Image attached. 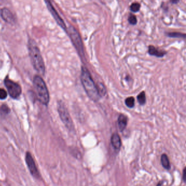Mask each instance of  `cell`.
<instances>
[{
    "mask_svg": "<svg viewBox=\"0 0 186 186\" xmlns=\"http://www.w3.org/2000/svg\"><path fill=\"white\" fill-rule=\"evenodd\" d=\"M81 80L85 90L88 97L95 102L98 101L101 96L99 94L97 88L91 77L90 72L85 67L82 68Z\"/></svg>",
    "mask_w": 186,
    "mask_h": 186,
    "instance_id": "obj_1",
    "label": "cell"
},
{
    "mask_svg": "<svg viewBox=\"0 0 186 186\" xmlns=\"http://www.w3.org/2000/svg\"><path fill=\"white\" fill-rule=\"evenodd\" d=\"M29 53L34 69L40 74L44 75L45 73V65L42 56L38 47L32 42H30L29 44Z\"/></svg>",
    "mask_w": 186,
    "mask_h": 186,
    "instance_id": "obj_2",
    "label": "cell"
},
{
    "mask_svg": "<svg viewBox=\"0 0 186 186\" xmlns=\"http://www.w3.org/2000/svg\"><path fill=\"white\" fill-rule=\"evenodd\" d=\"M34 86L38 99L43 105H47L49 102V94L42 78L39 76H36L34 78Z\"/></svg>",
    "mask_w": 186,
    "mask_h": 186,
    "instance_id": "obj_3",
    "label": "cell"
},
{
    "mask_svg": "<svg viewBox=\"0 0 186 186\" xmlns=\"http://www.w3.org/2000/svg\"><path fill=\"white\" fill-rule=\"evenodd\" d=\"M67 31L72 43L75 47L76 48L79 55L82 58H84V51L83 45L79 33L74 27L72 26H69V28H68Z\"/></svg>",
    "mask_w": 186,
    "mask_h": 186,
    "instance_id": "obj_4",
    "label": "cell"
},
{
    "mask_svg": "<svg viewBox=\"0 0 186 186\" xmlns=\"http://www.w3.org/2000/svg\"><path fill=\"white\" fill-rule=\"evenodd\" d=\"M57 109L59 117L66 127L69 130H74L73 123L71 119V116L68 113L67 109L65 107V104L62 101H59L58 102Z\"/></svg>",
    "mask_w": 186,
    "mask_h": 186,
    "instance_id": "obj_5",
    "label": "cell"
},
{
    "mask_svg": "<svg viewBox=\"0 0 186 186\" xmlns=\"http://www.w3.org/2000/svg\"><path fill=\"white\" fill-rule=\"evenodd\" d=\"M5 84L9 94L12 98L15 99L20 96L21 93V88L18 84L8 78L5 79Z\"/></svg>",
    "mask_w": 186,
    "mask_h": 186,
    "instance_id": "obj_6",
    "label": "cell"
},
{
    "mask_svg": "<svg viewBox=\"0 0 186 186\" xmlns=\"http://www.w3.org/2000/svg\"><path fill=\"white\" fill-rule=\"evenodd\" d=\"M26 162L28 167V169L31 172V175L34 178H40V172L35 164L34 158L32 157L31 153L27 152L26 153Z\"/></svg>",
    "mask_w": 186,
    "mask_h": 186,
    "instance_id": "obj_7",
    "label": "cell"
},
{
    "mask_svg": "<svg viewBox=\"0 0 186 186\" xmlns=\"http://www.w3.org/2000/svg\"><path fill=\"white\" fill-rule=\"evenodd\" d=\"M45 3H46V5L48 6V9L50 11L51 13L53 15L54 19L56 21L57 23L62 27L63 30H66V27L65 25V22H63V20L60 17L59 15L57 13L55 9H54L53 6H52L50 0H45Z\"/></svg>",
    "mask_w": 186,
    "mask_h": 186,
    "instance_id": "obj_8",
    "label": "cell"
},
{
    "mask_svg": "<svg viewBox=\"0 0 186 186\" xmlns=\"http://www.w3.org/2000/svg\"><path fill=\"white\" fill-rule=\"evenodd\" d=\"M0 15L2 19L8 24H13L14 22V17L11 11L7 8H3L1 10Z\"/></svg>",
    "mask_w": 186,
    "mask_h": 186,
    "instance_id": "obj_9",
    "label": "cell"
},
{
    "mask_svg": "<svg viewBox=\"0 0 186 186\" xmlns=\"http://www.w3.org/2000/svg\"><path fill=\"white\" fill-rule=\"evenodd\" d=\"M111 143L113 147L116 150H119L121 146V142L120 137L118 134H114L111 138Z\"/></svg>",
    "mask_w": 186,
    "mask_h": 186,
    "instance_id": "obj_10",
    "label": "cell"
},
{
    "mask_svg": "<svg viewBox=\"0 0 186 186\" xmlns=\"http://www.w3.org/2000/svg\"><path fill=\"white\" fill-rule=\"evenodd\" d=\"M118 125L120 130L123 131L127 125V118L123 114L120 115L118 119Z\"/></svg>",
    "mask_w": 186,
    "mask_h": 186,
    "instance_id": "obj_11",
    "label": "cell"
},
{
    "mask_svg": "<svg viewBox=\"0 0 186 186\" xmlns=\"http://www.w3.org/2000/svg\"><path fill=\"white\" fill-rule=\"evenodd\" d=\"M149 53L152 56H155L157 57H163L165 55V52L162 51L158 50L153 46H149Z\"/></svg>",
    "mask_w": 186,
    "mask_h": 186,
    "instance_id": "obj_12",
    "label": "cell"
},
{
    "mask_svg": "<svg viewBox=\"0 0 186 186\" xmlns=\"http://www.w3.org/2000/svg\"><path fill=\"white\" fill-rule=\"evenodd\" d=\"M161 163L163 167L167 170L170 169V163L169 161V158L166 154L164 153L161 156Z\"/></svg>",
    "mask_w": 186,
    "mask_h": 186,
    "instance_id": "obj_13",
    "label": "cell"
},
{
    "mask_svg": "<svg viewBox=\"0 0 186 186\" xmlns=\"http://www.w3.org/2000/svg\"><path fill=\"white\" fill-rule=\"evenodd\" d=\"M137 99H138L139 103L140 105H144L146 102V96H145V92H142L140 93V94L138 96Z\"/></svg>",
    "mask_w": 186,
    "mask_h": 186,
    "instance_id": "obj_14",
    "label": "cell"
},
{
    "mask_svg": "<svg viewBox=\"0 0 186 186\" xmlns=\"http://www.w3.org/2000/svg\"><path fill=\"white\" fill-rule=\"evenodd\" d=\"M97 88L100 96H104L106 94V89L103 84H98V85L97 86Z\"/></svg>",
    "mask_w": 186,
    "mask_h": 186,
    "instance_id": "obj_15",
    "label": "cell"
},
{
    "mask_svg": "<svg viewBox=\"0 0 186 186\" xmlns=\"http://www.w3.org/2000/svg\"><path fill=\"white\" fill-rule=\"evenodd\" d=\"M140 8V5L137 2L133 3L130 6V11L134 13H136V12L139 11Z\"/></svg>",
    "mask_w": 186,
    "mask_h": 186,
    "instance_id": "obj_16",
    "label": "cell"
},
{
    "mask_svg": "<svg viewBox=\"0 0 186 186\" xmlns=\"http://www.w3.org/2000/svg\"><path fill=\"white\" fill-rule=\"evenodd\" d=\"M125 103L128 107L133 108L134 106V99L133 97H129L126 99Z\"/></svg>",
    "mask_w": 186,
    "mask_h": 186,
    "instance_id": "obj_17",
    "label": "cell"
},
{
    "mask_svg": "<svg viewBox=\"0 0 186 186\" xmlns=\"http://www.w3.org/2000/svg\"><path fill=\"white\" fill-rule=\"evenodd\" d=\"M168 36L172 38H184L186 35L185 34L181 33L178 32H172L168 34Z\"/></svg>",
    "mask_w": 186,
    "mask_h": 186,
    "instance_id": "obj_18",
    "label": "cell"
},
{
    "mask_svg": "<svg viewBox=\"0 0 186 186\" xmlns=\"http://www.w3.org/2000/svg\"><path fill=\"white\" fill-rule=\"evenodd\" d=\"M128 22L130 25H135L137 24V19L135 15L133 14H130L128 17Z\"/></svg>",
    "mask_w": 186,
    "mask_h": 186,
    "instance_id": "obj_19",
    "label": "cell"
},
{
    "mask_svg": "<svg viewBox=\"0 0 186 186\" xmlns=\"http://www.w3.org/2000/svg\"><path fill=\"white\" fill-rule=\"evenodd\" d=\"M7 96V93L5 90L3 89H0V99L3 100L5 99Z\"/></svg>",
    "mask_w": 186,
    "mask_h": 186,
    "instance_id": "obj_20",
    "label": "cell"
},
{
    "mask_svg": "<svg viewBox=\"0 0 186 186\" xmlns=\"http://www.w3.org/2000/svg\"><path fill=\"white\" fill-rule=\"evenodd\" d=\"M9 112V109L7 107V106L4 105H2V106L1 107V113H2V114H8Z\"/></svg>",
    "mask_w": 186,
    "mask_h": 186,
    "instance_id": "obj_21",
    "label": "cell"
},
{
    "mask_svg": "<svg viewBox=\"0 0 186 186\" xmlns=\"http://www.w3.org/2000/svg\"><path fill=\"white\" fill-rule=\"evenodd\" d=\"M178 1H179V0H170V2L172 4H176L178 2Z\"/></svg>",
    "mask_w": 186,
    "mask_h": 186,
    "instance_id": "obj_22",
    "label": "cell"
},
{
    "mask_svg": "<svg viewBox=\"0 0 186 186\" xmlns=\"http://www.w3.org/2000/svg\"><path fill=\"white\" fill-rule=\"evenodd\" d=\"M185 171H186V169H185V168H184L183 171V179L184 182H185V178H185V175H186V172H185Z\"/></svg>",
    "mask_w": 186,
    "mask_h": 186,
    "instance_id": "obj_23",
    "label": "cell"
},
{
    "mask_svg": "<svg viewBox=\"0 0 186 186\" xmlns=\"http://www.w3.org/2000/svg\"><path fill=\"white\" fill-rule=\"evenodd\" d=\"M163 181H160V182L158 183V184L157 185V186H163Z\"/></svg>",
    "mask_w": 186,
    "mask_h": 186,
    "instance_id": "obj_24",
    "label": "cell"
}]
</instances>
